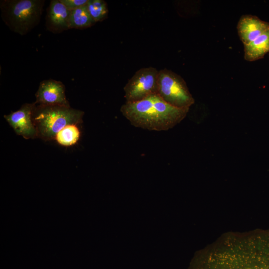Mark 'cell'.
<instances>
[{"mask_svg": "<svg viewBox=\"0 0 269 269\" xmlns=\"http://www.w3.org/2000/svg\"><path fill=\"white\" fill-rule=\"evenodd\" d=\"M35 103L45 106L70 107L65 96L64 85L53 79L41 82L36 93Z\"/></svg>", "mask_w": 269, "mask_h": 269, "instance_id": "8", "label": "cell"}, {"mask_svg": "<svg viewBox=\"0 0 269 269\" xmlns=\"http://www.w3.org/2000/svg\"><path fill=\"white\" fill-rule=\"evenodd\" d=\"M237 28L241 40L246 45L269 29V22L255 15L245 14L240 17Z\"/></svg>", "mask_w": 269, "mask_h": 269, "instance_id": "9", "label": "cell"}, {"mask_svg": "<svg viewBox=\"0 0 269 269\" xmlns=\"http://www.w3.org/2000/svg\"><path fill=\"white\" fill-rule=\"evenodd\" d=\"M158 72L153 67L137 70L124 88L126 102H137L157 94Z\"/></svg>", "mask_w": 269, "mask_h": 269, "instance_id": "6", "label": "cell"}, {"mask_svg": "<svg viewBox=\"0 0 269 269\" xmlns=\"http://www.w3.org/2000/svg\"><path fill=\"white\" fill-rule=\"evenodd\" d=\"M44 4L43 0H2V18L11 30L25 35L38 24Z\"/></svg>", "mask_w": 269, "mask_h": 269, "instance_id": "4", "label": "cell"}, {"mask_svg": "<svg viewBox=\"0 0 269 269\" xmlns=\"http://www.w3.org/2000/svg\"><path fill=\"white\" fill-rule=\"evenodd\" d=\"M96 23L91 17L86 5L70 11L68 20L69 29H84Z\"/></svg>", "mask_w": 269, "mask_h": 269, "instance_id": "12", "label": "cell"}, {"mask_svg": "<svg viewBox=\"0 0 269 269\" xmlns=\"http://www.w3.org/2000/svg\"><path fill=\"white\" fill-rule=\"evenodd\" d=\"M83 115V111L70 107L35 104L32 119L37 136L50 140L66 126L82 123Z\"/></svg>", "mask_w": 269, "mask_h": 269, "instance_id": "3", "label": "cell"}, {"mask_svg": "<svg viewBox=\"0 0 269 269\" xmlns=\"http://www.w3.org/2000/svg\"><path fill=\"white\" fill-rule=\"evenodd\" d=\"M189 110L167 103L157 94L137 102H126L120 109L133 126L155 131L172 129L186 117Z\"/></svg>", "mask_w": 269, "mask_h": 269, "instance_id": "2", "label": "cell"}, {"mask_svg": "<svg viewBox=\"0 0 269 269\" xmlns=\"http://www.w3.org/2000/svg\"><path fill=\"white\" fill-rule=\"evenodd\" d=\"M35 106V103L24 104L17 111L4 116L15 133L25 139L35 138L37 136L32 119Z\"/></svg>", "mask_w": 269, "mask_h": 269, "instance_id": "7", "label": "cell"}, {"mask_svg": "<svg viewBox=\"0 0 269 269\" xmlns=\"http://www.w3.org/2000/svg\"><path fill=\"white\" fill-rule=\"evenodd\" d=\"M70 10L59 0H52L49 4L46 18V26L54 33L69 29L68 20Z\"/></svg>", "mask_w": 269, "mask_h": 269, "instance_id": "10", "label": "cell"}, {"mask_svg": "<svg viewBox=\"0 0 269 269\" xmlns=\"http://www.w3.org/2000/svg\"><path fill=\"white\" fill-rule=\"evenodd\" d=\"M269 52V29L249 44L244 45V58L254 61L264 57Z\"/></svg>", "mask_w": 269, "mask_h": 269, "instance_id": "11", "label": "cell"}, {"mask_svg": "<svg viewBox=\"0 0 269 269\" xmlns=\"http://www.w3.org/2000/svg\"><path fill=\"white\" fill-rule=\"evenodd\" d=\"M86 7L89 14L95 22L103 21L107 18L108 8L105 0H88Z\"/></svg>", "mask_w": 269, "mask_h": 269, "instance_id": "14", "label": "cell"}, {"mask_svg": "<svg viewBox=\"0 0 269 269\" xmlns=\"http://www.w3.org/2000/svg\"><path fill=\"white\" fill-rule=\"evenodd\" d=\"M80 133L76 125H69L56 135L55 139L57 142L63 146H71L74 144L79 139Z\"/></svg>", "mask_w": 269, "mask_h": 269, "instance_id": "13", "label": "cell"}, {"mask_svg": "<svg viewBox=\"0 0 269 269\" xmlns=\"http://www.w3.org/2000/svg\"><path fill=\"white\" fill-rule=\"evenodd\" d=\"M189 269H269V230L224 235L199 252Z\"/></svg>", "mask_w": 269, "mask_h": 269, "instance_id": "1", "label": "cell"}, {"mask_svg": "<svg viewBox=\"0 0 269 269\" xmlns=\"http://www.w3.org/2000/svg\"><path fill=\"white\" fill-rule=\"evenodd\" d=\"M157 94L167 103L189 108L195 102L184 80L166 68L159 70Z\"/></svg>", "mask_w": 269, "mask_h": 269, "instance_id": "5", "label": "cell"}, {"mask_svg": "<svg viewBox=\"0 0 269 269\" xmlns=\"http://www.w3.org/2000/svg\"><path fill=\"white\" fill-rule=\"evenodd\" d=\"M69 10L86 5L88 0H59Z\"/></svg>", "mask_w": 269, "mask_h": 269, "instance_id": "15", "label": "cell"}]
</instances>
